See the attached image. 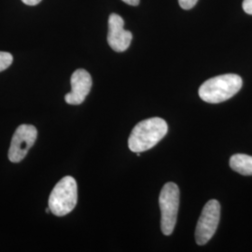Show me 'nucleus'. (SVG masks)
I'll list each match as a JSON object with an SVG mask.
<instances>
[{
	"label": "nucleus",
	"instance_id": "f257e3e1",
	"mask_svg": "<svg viewBox=\"0 0 252 252\" xmlns=\"http://www.w3.org/2000/svg\"><path fill=\"white\" fill-rule=\"evenodd\" d=\"M167 131V124L162 118L153 117L141 121L132 130L128 147L133 153L149 151L162 140Z\"/></svg>",
	"mask_w": 252,
	"mask_h": 252
},
{
	"label": "nucleus",
	"instance_id": "f03ea898",
	"mask_svg": "<svg viewBox=\"0 0 252 252\" xmlns=\"http://www.w3.org/2000/svg\"><path fill=\"white\" fill-rule=\"evenodd\" d=\"M243 81L236 74H224L205 81L199 88V96L205 102L218 104L230 99L242 88Z\"/></svg>",
	"mask_w": 252,
	"mask_h": 252
},
{
	"label": "nucleus",
	"instance_id": "7ed1b4c3",
	"mask_svg": "<svg viewBox=\"0 0 252 252\" xmlns=\"http://www.w3.org/2000/svg\"><path fill=\"white\" fill-rule=\"evenodd\" d=\"M78 202L77 182L72 177L66 176L60 180L51 192L49 208L55 216L63 217L70 213Z\"/></svg>",
	"mask_w": 252,
	"mask_h": 252
},
{
	"label": "nucleus",
	"instance_id": "20e7f679",
	"mask_svg": "<svg viewBox=\"0 0 252 252\" xmlns=\"http://www.w3.org/2000/svg\"><path fill=\"white\" fill-rule=\"evenodd\" d=\"M159 205L161 208V228L162 234L170 235L177 223L180 207V189L176 183L168 182L162 187Z\"/></svg>",
	"mask_w": 252,
	"mask_h": 252
},
{
	"label": "nucleus",
	"instance_id": "39448f33",
	"mask_svg": "<svg viewBox=\"0 0 252 252\" xmlns=\"http://www.w3.org/2000/svg\"><path fill=\"white\" fill-rule=\"evenodd\" d=\"M220 218V205L217 200L208 201L203 208L195 229V241L203 246L216 233Z\"/></svg>",
	"mask_w": 252,
	"mask_h": 252
},
{
	"label": "nucleus",
	"instance_id": "423d86ee",
	"mask_svg": "<svg viewBox=\"0 0 252 252\" xmlns=\"http://www.w3.org/2000/svg\"><path fill=\"white\" fill-rule=\"evenodd\" d=\"M37 136L36 127L31 125H22L16 129L12 136L9 150V159L10 162H21L35 144Z\"/></svg>",
	"mask_w": 252,
	"mask_h": 252
},
{
	"label": "nucleus",
	"instance_id": "0eeeda50",
	"mask_svg": "<svg viewBox=\"0 0 252 252\" xmlns=\"http://www.w3.org/2000/svg\"><path fill=\"white\" fill-rule=\"evenodd\" d=\"M124 27V19L115 13L110 14L108 18V43L117 53L126 51L133 38L132 33L126 30Z\"/></svg>",
	"mask_w": 252,
	"mask_h": 252
},
{
	"label": "nucleus",
	"instance_id": "6e6552de",
	"mask_svg": "<svg viewBox=\"0 0 252 252\" xmlns=\"http://www.w3.org/2000/svg\"><path fill=\"white\" fill-rule=\"evenodd\" d=\"M71 92L66 94L64 100L69 105H81L89 94L92 88V77L85 69H77L71 76Z\"/></svg>",
	"mask_w": 252,
	"mask_h": 252
},
{
	"label": "nucleus",
	"instance_id": "1a4fd4ad",
	"mask_svg": "<svg viewBox=\"0 0 252 252\" xmlns=\"http://www.w3.org/2000/svg\"><path fill=\"white\" fill-rule=\"evenodd\" d=\"M230 166L243 176H252V156L242 153L234 154L230 159Z\"/></svg>",
	"mask_w": 252,
	"mask_h": 252
},
{
	"label": "nucleus",
	"instance_id": "9d476101",
	"mask_svg": "<svg viewBox=\"0 0 252 252\" xmlns=\"http://www.w3.org/2000/svg\"><path fill=\"white\" fill-rule=\"evenodd\" d=\"M13 57L9 53L0 52V72L6 70L12 63Z\"/></svg>",
	"mask_w": 252,
	"mask_h": 252
},
{
	"label": "nucleus",
	"instance_id": "9b49d317",
	"mask_svg": "<svg viewBox=\"0 0 252 252\" xmlns=\"http://www.w3.org/2000/svg\"><path fill=\"white\" fill-rule=\"evenodd\" d=\"M197 2L198 0H179V4L183 9H192Z\"/></svg>",
	"mask_w": 252,
	"mask_h": 252
},
{
	"label": "nucleus",
	"instance_id": "f8f14e48",
	"mask_svg": "<svg viewBox=\"0 0 252 252\" xmlns=\"http://www.w3.org/2000/svg\"><path fill=\"white\" fill-rule=\"evenodd\" d=\"M243 9L246 13L252 15V0H244Z\"/></svg>",
	"mask_w": 252,
	"mask_h": 252
},
{
	"label": "nucleus",
	"instance_id": "ddd939ff",
	"mask_svg": "<svg viewBox=\"0 0 252 252\" xmlns=\"http://www.w3.org/2000/svg\"><path fill=\"white\" fill-rule=\"evenodd\" d=\"M22 1L28 6H36L38 3L41 2V0H22Z\"/></svg>",
	"mask_w": 252,
	"mask_h": 252
},
{
	"label": "nucleus",
	"instance_id": "4468645a",
	"mask_svg": "<svg viewBox=\"0 0 252 252\" xmlns=\"http://www.w3.org/2000/svg\"><path fill=\"white\" fill-rule=\"evenodd\" d=\"M123 1L131 6H137L139 4V0H123Z\"/></svg>",
	"mask_w": 252,
	"mask_h": 252
}]
</instances>
